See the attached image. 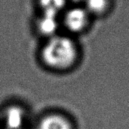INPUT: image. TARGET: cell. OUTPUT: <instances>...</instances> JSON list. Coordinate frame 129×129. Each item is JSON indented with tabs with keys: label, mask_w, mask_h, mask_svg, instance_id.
Wrapping results in <instances>:
<instances>
[{
	"label": "cell",
	"mask_w": 129,
	"mask_h": 129,
	"mask_svg": "<svg viewBox=\"0 0 129 129\" xmlns=\"http://www.w3.org/2000/svg\"><path fill=\"white\" fill-rule=\"evenodd\" d=\"M80 49L74 37L59 33L45 40L39 51L42 64L48 69L64 72L71 70L79 61Z\"/></svg>",
	"instance_id": "cell-1"
},
{
	"label": "cell",
	"mask_w": 129,
	"mask_h": 129,
	"mask_svg": "<svg viewBox=\"0 0 129 129\" xmlns=\"http://www.w3.org/2000/svg\"><path fill=\"white\" fill-rule=\"evenodd\" d=\"M92 17L81 5L68 6L60 15L62 28L72 36L85 33L90 27Z\"/></svg>",
	"instance_id": "cell-2"
},
{
	"label": "cell",
	"mask_w": 129,
	"mask_h": 129,
	"mask_svg": "<svg viewBox=\"0 0 129 129\" xmlns=\"http://www.w3.org/2000/svg\"><path fill=\"white\" fill-rule=\"evenodd\" d=\"M34 25L36 33L45 40L59 34L62 28L60 16L40 12Z\"/></svg>",
	"instance_id": "cell-3"
},
{
	"label": "cell",
	"mask_w": 129,
	"mask_h": 129,
	"mask_svg": "<svg viewBox=\"0 0 129 129\" xmlns=\"http://www.w3.org/2000/svg\"><path fill=\"white\" fill-rule=\"evenodd\" d=\"M2 119L6 128L24 129L26 113L20 105H9L4 110Z\"/></svg>",
	"instance_id": "cell-4"
},
{
	"label": "cell",
	"mask_w": 129,
	"mask_h": 129,
	"mask_svg": "<svg viewBox=\"0 0 129 129\" xmlns=\"http://www.w3.org/2000/svg\"><path fill=\"white\" fill-rule=\"evenodd\" d=\"M37 129H73V125L67 116L53 113L45 115L39 120Z\"/></svg>",
	"instance_id": "cell-5"
},
{
	"label": "cell",
	"mask_w": 129,
	"mask_h": 129,
	"mask_svg": "<svg viewBox=\"0 0 129 129\" xmlns=\"http://www.w3.org/2000/svg\"><path fill=\"white\" fill-rule=\"evenodd\" d=\"M112 4V0H83L82 5L93 18L107 14L111 10Z\"/></svg>",
	"instance_id": "cell-6"
},
{
	"label": "cell",
	"mask_w": 129,
	"mask_h": 129,
	"mask_svg": "<svg viewBox=\"0 0 129 129\" xmlns=\"http://www.w3.org/2000/svg\"><path fill=\"white\" fill-rule=\"evenodd\" d=\"M40 13L60 16L68 7V0H37Z\"/></svg>",
	"instance_id": "cell-7"
},
{
	"label": "cell",
	"mask_w": 129,
	"mask_h": 129,
	"mask_svg": "<svg viewBox=\"0 0 129 129\" xmlns=\"http://www.w3.org/2000/svg\"><path fill=\"white\" fill-rule=\"evenodd\" d=\"M4 129H9V128H4Z\"/></svg>",
	"instance_id": "cell-8"
}]
</instances>
